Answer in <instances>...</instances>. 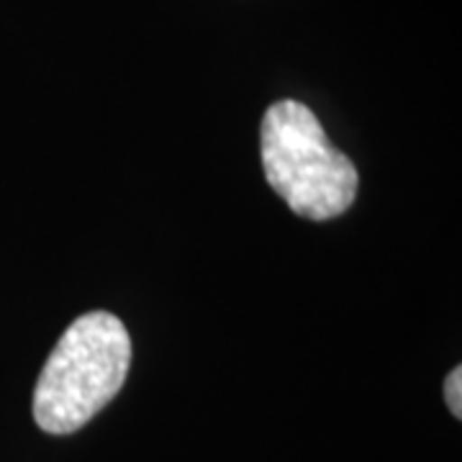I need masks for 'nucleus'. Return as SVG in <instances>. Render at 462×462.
<instances>
[{"label":"nucleus","mask_w":462,"mask_h":462,"mask_svg":"<svg viewBox=\"0 0 462 462\" xmlns=\"http://www.w3.org/2000/svg\"><path fill=\"white\" fill-rule=\"evenodd\" d=\"M132 365V339L124 321L93 311L72 321L51 349L36 391L33 421L47 434L83 430L124 388Z\"/></svg>","instance_id":"f257e3e1"},{"label":"nucleus","mask_w":462,"mask_h":462,"mask_svg":"<svg viewBox=\"0 0 462 462\" xmlns=\"http://www.w3.org/2000/svg\"><path fill=\"white\" fill-rule=\"evenodd\" d=\"M263 170L270 188L293 214L311 221L337 218L357 196V170L331 147L314 111L278 100L263 118Z\"/></svg>","instance_id":"f03ea898"},{"label":"nucleus","mask_w":462,"mask_h":462,"mask_svg":"<svg viewBox=\"0 0 462 462\" xmlns=\"http://www.w3.org/2000/svg\"><path fill=\"white\" fill-rule=\"evenodd\" d=\"M445 401L455 419L462 416V370L455 367L445 380Z\"/></svg>","instance_id":"7ed1b4c3"}]
</instances>
